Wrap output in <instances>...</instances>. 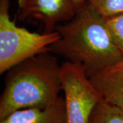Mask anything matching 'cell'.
Listing matches in <instances>:
<instances>
[{
	"mask_svg": "<svg viewBox=\"0 0 123 123\" xmlns=\"http://www.w3.org/2000/svg\"><path fill=\"white\" fill-rule=\"evenodd\" d=\"M107 23L116 44L123 55V12L107 18Z\"/></svg>",
	"mask_w": 123,
	"mask_h": 123,
	"instance_id": "30bf717a",
	"label": "cell"
},
{
	"mask_svg": "<svg viewBox=\"0 0 123 123\" xmlns=\"http://www.w3.org/2000/svg\"><path fill=\"white\" fill-rule=\"evenodd\" d=\"M10 0H0V74L38 53L49 51L60 38L57 31L38 34L18 27L10 19Z\"/></svg>",
	"mask_w": 123,
	"mask_h": 123,
	"instance_id": "3957f363",
	"label": "cell"
},
{
	"mask_svg": "<svg viewBox=\"0 0 123 123\" xmlns=\"http://www.w3.org/2000/svg\"><path fill=\"white\" fill-rule=\"evenodd\" d=\"M0 123H67L64 98L59 97L44 108L31 107L11 113Z\"/></svg>",
	"mask_w": 123,
	"mask_h": 123,
	"instance_id": "8992f818",
	"label": "cell"
},
{
	"mask_svg": "<svg viewBox=\"0 0 123 123\" xmlns=\"http://www.w3.org/2000/svg\"><path fill=\"white\" fill-rule=\"evenodd\" d=\"M71 2L76 9V11L83 8L85 5L88 3V0H70Z\"/></svg>",
	"mask_w": 123,
	"mask_h": 123,
	"instance_id": "8fae6325",
	"label": "cell"
},
{
	"mask_svg": "<svg viewBox=\"0 0 123 123\" xmlns=\"http://www.w3.org/2000/svg\"><path fill=\"white\" fill-rule=\"evenodd\" d=\"M17 18L25 21L37 20L44 33H52L63 23L74 17L76 9L70 0H18Z\"/></svg>",
	"mask_w": 123,
	"mask_h": 123,
	"instance_id": "5b68a950",
	"label": "cell"
},
{
	"mask_svg": "<svg viewBox=\"0 0 123 123\" xmlns=\"http://www.w3.org/2000/svg\"><path fill=\"white\" fill-rule=\"evenodd\" d=\"M88 1L106 18L123 12V0H88Z\"/></svg>",
	"mask_w": 123,
	"mask_h": 123,
	"instance_id": "9c48e42d",
	"label": "cell"
},
{
	"mask_svg": "<svg viewBox=\"0 0 123 123\" xmlns=\"http://www.w3.org/2000/svg\"><path fill=\"white\" fill-rule=\"evenodd\" d=\"M67 123H88L95 106L103 99L82 66L66 62L62 64Z\"/></svg>",
	"mask_w": 123,
	"mask_h": 123,
	"instance_id": "277c9868",
	"label": "cell"
},
{
	"mask_svg": "<svg viewBox=\"0 0 123 123\" xmlns=\"http://www.w3.org/2000/svg\"><path fill=\"white\" fill-rule=\"evenodd\" d=\"M88 123H123V108L102 99L94 108Z\"/></svg>",
	"mask_w": 123,
	"mask_h": 123,
	"instance_id": "ba28073f",
	"label": "cell"
},
{
	"mask_svg": "<svg viewBox=\"0 0 123 123\" xmlns=\"http://www.w3.org/2000/svg\"><path fill=\"white\" fill-rule=\"evenodd\" d=\"M55 31L60 38L49 47V51L81 65L88 77L123 61L107 18L88 1L70 20L59 24Z\"/></svg>",
	"mask_w": 123,
	"mask_h": 123,
	"instance_id": "6da1fadb",
	"label": "cell"
},
{
	"mask_svg": "<svg viewBox=\"0 0 123 123\" xmlns=\"http://www.w3.org/2000/svg\"><path fill=\"white\" fill-rule=\"evenodd\" d=\"M103 99L123 108V61L89 77Z\"/></svg>",
	"mask_w": 123,
	"mask_h": 123,
	"instance_id": "52a82bcc",
	"label": "cell"
},
{
	"mask_svg": "<svg viewBox=\"0 0 123 123\" xmlns=\"http://www.w3.org/2000/svg\"><path fill=\"white\" fill-rule=\"evenodd\" d=\"M62 90V65L50 51L38 53L6 72L0 98V120L18 110L44 108Z\"/></svg>",
	"mask_w": 123,
	"mask_h": 123,
	"instance_id": "7a4b0ae2",
	"label": "cell"
}]
</instances>
